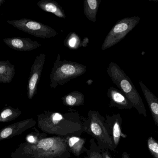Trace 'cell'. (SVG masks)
<instances>
[{"instance_id":"25","label":"cell","mask_w":158,"mask_h":158,"mask_svg":"<svg viewBox=\"0 0 158 158\" xmlns=\"http://www.w3.org/2000/svg\"><path fill=\"white\" fill-rule=\"evenodd\" d=\"M122 158H130V156H129V154L127 153V152H123V154H122Z\"/></svg>"},{"instance_id":"23","label":"cell","mask_w":158,"mask_h":158,"mask_svg":"<svg viewBox=\"0 0 158 158\" xmlns=\"http://www.w3.org/2000/svg\"><path fill=\"white\" fill-rule=\"evenodd\" d=\"M147 146L150 154L154 158H158V141L150 136L148 139Z\"/></svg>"},{"instance_id":"21","label":"cell","mask_w":158,"mask_h":158,"mask_svg":"<svg viewBox=\"0 0 158 158\" xmlns=\"http://www.w3.org/2000/svg\"><path fill=\"white\" fill-rule=\"evenodd\" d=\"M90 143V147L86 152V156L85 158H104V150L98 147L95 139H91Z\"/></svg>"},{"instance_id":"18","label":"cell","mask_w":158,"mask_h":158,"mask_svg":"<svg viewBox=\"0 0 158 158\" xmlns=\"http://www.w3.org/2000/svg\"><path fill=\"white\" fill-rule=\"evenodd\" d=\"M63 104L69 107L83 105L85 103L84 95L78 91L71 92L61 98Z\"/></svg>"},{"instance_id":"20","label":"cell","mask_w":158,"mask_h":158,"mask_svg":"<svg viewBox=\"0 0 158 158\" xmlns=\"http://www.w3.org/2000/svg\"><path fill=\"white\" fill-rule=\"evenodd\" d=\"M65 46L70 50H77L81 47V41L80 36L75 32H71L64 41Z\"/></svg>"},{"instance_id":"16","label":"cell","mask_w":158,"mask_h":158,"mask_svg":"<svg viewBox=\"0 0 158 158\" xmlns=\"http://www.w3.org/2000/svg\"><path fill=\"white\" fill-rule=\"evenodd\" d=\"M15 73V66L11 64L9 60L0 61V83H10Z\"/></svg>"},{"instance_id":"3","label":"cell","mask_w":158,"mask_h":158,"mask_svg":"<svg viewBox=\"0 0 158 158\" xmlns=\"http://www.w3.org/2000/svg\"><path fill=\"white\" fill-rule=\"evenodd\" d=\"M82 120L84 132L94 137L101 149L115 152L111 132L105 118L101 116L98 111L90 110L87 113V117L82 118Z\"/></svg>"},{"instance_id":"12","label":"cell","mask_w":158,"mask_h":158,"mask_svg":"<svg viewBox=\"0 0 158 158\" xmlns=\"http://www.w3.org/2000/svg\"><path fill=\"white\" fill-rule=\"evenodd\" d=\"M105 119L111 132L113 143L116 149L119 143L121 137L125 138L127 136L122 132L121 117L119 114H113L111 116L107 115Z\"/></svg>"},{"instance_id":"27","label":"cell","mask_w":158,"mask_h":158,"mask_svg":"<svg viewBox=\"0 0 158 158\" xmlns=\"http://www.w3.org/2000/svg\"><path fill=\"white\" fill-rule=\"evenodd\" d=\"M5 1V0H0V6L2 5L4 3Z\"/></svg>"},{"instance_id":"4","label":"cell","mask_w":158,"mask_h":158,"mask_svg":"<svg viewBox=\"0 0 158 158\" xmlns=\"http://www.w3.org/2000/svg\"><path fill=\"white\" fill-rule=\"evenodd\" d=\"M107 72L112 82L126 96L139 114L147 117L142 97L124 71L116 63L110 62L107 68Z\"/></svg>"},{"instance_id":"24","label":"cell","mask_w":158,"mask_h":158,"mask_svg":"<svg viewBox=\"0 0 158 158\" xmlns=\"http://www.w3.org/2000/svg\"><path fill=\"white\" fill-rule=\"evenodd\" d=\"M89 39L88 37H84L83 39V41H81V46L84 47H86V46H88V44L89 43Z\"/></svg>"},{"instance_id":"22","label":"cell","mask_w":158,"mask_h":158,"mask_svg":"<svg viewBox=\"0 0 158 158\" xmlns=\"http://www.w3.org/2000/svg\"><path fill=\"white\" fill-rule=\"evenodd\" d=\"M47 135L44 132H40L38 130H36V131L32 132L27 135L26 142L33 144L37 143L41 139L47 137Z\"/></svg>"},{"instance_id":"6","label":"cell","mask_w":158,"mask_h":158,"mask_svg":"<svg viewBox=\"0 0 158 158\" xmlns=\"http://www.w3.org/2000/svg\"><path fill=\"white\" fill-rule=\"evenodd\" d=\"M141 19L133 16L124 18L117 21L105 38L101 50H106L119 42L136 27Z\"/></svg>"},{"instance_id":"14","label":"cell","mask_w":158,"mask_h":158,"mask_svg":"<svg viewBox=\"0 0 158 158\" xmlns=\"http://www.w3.org/2000/svg\"><path fill=\"white\" fill-rule=\"evenodd\" d=\"M68 146L71 154L78 157L82 154L86 153L87 149L85 146V140L81 136L76 135L66 137Z\"/></svg>"},{"instance_id":"26","label":"cell","mask_w":158,"mask_h":158,"mask_svg":"<svg viewBox=\"0 0 158 158\" xmlns=\"http://www.w3.org/2000/svg\"><path fill=\"white\" fill-rule=\"evenodd\" d=\"M93 83V80L92 79H89L86 82V83L88 84V85H90L92 84Z\"/></svg>"},{"instance_id":"28","label":"cell","mask_w":158,"mask_h":158,"mask_svg":"<svg viewBox=\"0 0 158 158\" xmlns=\"http://www.w3.org/2000/svg\"><path fill=\"white\" fill-rule=\"evenodd\" d=\"M157 133H158V131L157 132Z\"/></svg>"},{"instance_id":"10","label":"cell","mask_w":158,"mask_h":158,"mask_svg":"<svg viewBox=\"0 0 158 158\" xmlns=\"http://www.w3.org/2000/svg\"><path fill=\"white\" fill-rule=\"evenodd\" d=\"M3 42L11 49L21 52H28L37 49L42 45L29 38L10 37L3 40Z\"/></svg>"},{"instance_id":"19","label":"cell","mask_w":158,"mask_h":158,"mask_svg":"<svg viewBox=\"0 0 158 158\" xmlns=\"http://www.w3.org/2000/svg\"><path fill=\"white\" fill-rule=\"evenodd\" d=\"M22 114L19 109L11 106L4 108L0 112V122H7L17 118Z\"/></svg>"},{"instance_id":"15","label":"cell","mask_w":158,"mask_h":158,"mask_svg":"<svg viewBox=\"0 0 158 158\" xmlns=\"http://www.w3.org/2000/svg\"><path fill=\"white\" fill-rule=\"evenodd\" d=\"M40 9L46 12L52 13L60 18L66 17L64 10L58 3L53 0H40L37 3Z\"/></svg>"},{"instance_id":"9","label":"cell","mask_w":158,"mask_h":158,"mask_svg":"<svg viewBox=\"0 0 158 158\" xmlns=\"http://www.w3.org/2000/svg\"><path fill=\"white\" fill-rule=\"evenodd\" d=\"M36 122L32 118L28 119L13 123L0 130V142L20 135L35 126Z\"/></svg>"},{"instance_id":"8","label":"cell","mask_w":158,"mask_h":158,"mask_svg":"<svg viewBox=\"0 0 158 158\" xmlns=\"http://www.w3.org/2000/svg\"><path fill=\"white\" fill-rule=\"evenodd\" d=\"M46 58L45 54L41 53L36 57L31 66L27 86V94L30 100H31L37 94L38 84L40 82Z\"/></svg>"},{"instance_id":"13","label":"cell","mask_w":158,"mask_h":158,"mask_svg":"<svg viewBox=\"0 0 158 158\" xmlns=\"http://www.w3.org/2000/svg\"><path fill=\"white\" fill-rule=\"evenodd\" d=\"M139 83L148 104L155 124L158 128V98L147 87L143 82L139 81Z\"/></svg>"},{"instance_id":"5","label":"cell","mask_w":158,"mask_h":158,"mask_svg":"<svg viewBox=\"0 0 158 158\" xmlns=\"http://www.w3.org/2000/svg\"><path fill=\"white\" fill-rule=\"evenodd\" d=\"M86 71V66L65 59L61 60V56L58 54L50 74V87L56 89L57 86L64 85L72 79L83 75Z\"/></svg>"},{"instance_id":"2","label":"cell","mask_w":158,"mask_h":158,"mask_svg":"<svg viewBox=\"0 0 158 158\" xmlns=\"http://www.w3.org/2000/svg\"><path fill=\"white\" fill-rule=\"evenodd\" d=\"M71 153L66 137L51 136L36 144L23 143L11 153L12 158H70Z\"/></svg>"},{"instance_id":"1","label":"cell","mask_w":158,"mask_h":158,"mask_svg":"<svg viewBox=\"0 0 158 158\" xmlns=\"http://www.w3.org/2000/svg\"><path fill=\"white\" fill-rule=\"evenodd\" d=\"M38 126L44 133L58 137L79 136L84 132L82 118L77 111H44L38 115Z\"/></svg>"},{"instance_id":"17","label":"cell","mask_w":158,"mask_h":158,"mask_svg":"<svg viewBox=\"0 0 158 158\" xmlns=\"http://www.w3.org/2000/svg\"><path fill=\"white\" fill-rule=\"evenodd\" d=\"M101 2V0H84V13L88 20L96 22L97 14Z\"/></svg>"},{"instance_id":"7","label":"cell","mask_w":158,"mask_h":158,"mask_svg":"<svg viewBox=\"0 0 158 158\" xmlns=\"http://www.w3.org/2000/svg\"><path fill=\"white\" fill-rule=\"evenodd\" d=\"M6 22L18 29L38 38L47 39L57 35V32L50 26L30 19L8 20Z\"/></svg>"},{"instance_id":"11","label":"cell","mask_w":158,"mask_h":158,"mask_svg":"<svg viewBox=\"0 0 158 158\" xmlns=\"http://www.w3.org/2000/svg\"><path fill=\"white\" fill-rule=\"evenodd\" d=\"M107 96L110 100V107H117L120 109H131L133 107L126 96L114 87H110L108 89Z\"/></svg>"}]
</instances>
